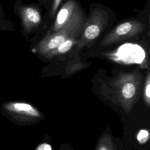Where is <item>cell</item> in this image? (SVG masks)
I'll use <instances>...</instances> for the list:
<instances>
[{
    "mask_svg": "<svg viewBox=\"0 0 150 150\" xmlns=\"http://www.w3.org/2000/svg\"><path fill=\"white\" fill-rule=\"evenodd\" d=\"M14 11L19 19L23 35L31 34L41 22L42 16L36 6L25 5L21 0H17L14 4Z\"/></svg>",
    "mask_w": 150,
    "mask_h": 150,
    "instance_id": "277c9868",
    "label": "cell"
},
{
    "mask_svg": "<svg viewBox=\"0 0 150 150\" xmlns=\"http://www.w3.org/2000/svg\"><path fill=\"white\" fill-rule=\"evenodd\" d=\"M3 112L9 118L22 124L37 122L42 118V114L33 105L25 102L11 101L4 103Z\"/></svg>",
    "mask_w": 150,
    "mask_h": 150,
    "instance_id": "3957f363",
    "label": "cell"
},
{
    "mask_svg": "<svg viewBox=\"0 0 150 150\" xmlns=\"http://www.w3.org/2000/svg\"><path fill=\"white\" fill-rule=\"evenodd\" d=\"M79 5L74 0H68L62 6L56 19L47 33H52L62 28L72 17Z\"/></svg>",
    "mask_w": 150,
    "mask_h": 150,
    "instance_id": "52a82bcc",
    "label": "cell"
},
{
    "mask_svg": "<svg viewBox=\"0 0 150 150\" xmlns=\"http://www.w3.org/2000/svg\"><path fill=\"white\" fill-rule=\"evenodd\" d=\"M145 25L137 20H130L122 22L111 30L103 39V46L120 42L122 40L135 37L142 33Z\"/></svg>",
    "mask_w": 150,
    "mask_h": 150,
    "instance_id": "5b68a950",
    "label": "cell"
},
{
    "mask_svg": "<svg viewBox=\"0 0 150 150\" xmlns=\"http://www.w3.org/2000/svg\"><path fill=\"white\" fill-rule=\"evenodd\" d=\"M60 150H73V149L69 144H63L62 146H60Z\"/></svg>",
    "mask_w": 150,
    "mask_h": 150,
    "instance_id": "9a60e30c",
    "label": "cell"
},
{
    "mask_svg": "<svg viewBox=\"0 0 150 150\" xmlns=\"http://www.w3.org/2000/svg\"><path fill=\"white\" fill-rule=\"evenodd\" d=\"M79 37L71 38L66 40L59 45H58L56 48L45 54L44 56L47 58H51L57 55L65 53L66 52H68L73 47V45L77 43Z\"/></svg>",
    "mask_w": 150,
    "mask_h": 150,
    "instance_id": "ba28073f",
    "label": "cell"
},
{
    "mask_svg": "<svg viewBox=\"0 0 150 150\" xmlns=\"http://www.w3.org/2000/svg\"><path fill=\"white\" fill-rule=\"evenodd\" d=\"M144 97L147 105H149V98H150V77L149 74H148L146 80L145 81V85L144 88Z\"/></svg>",
    "mask_w": 150,
    "mask_h": 150,
    "instance_id": "7c38bea8",
    "label": "cell"
},
{
    "mask_svg": "<svg viewBox=\"0 0 150 150\" xmlns=\"http://www.w3.org/2000/svg\"><path fill=\"white\" fill-rule=\"evenodd\" d=\"M121 77L117 85L119 98L125 102H131L136 100L139 88V80L135 74H127Z\"/></svg>",
    "mask_w": 150,
    "mask_h": 150,
    "instance_id": "8992f818",
    "label": "cell"
},
{
    "mask_svg": "<svg viewBox=\"0 0 150 150\" xmlns=\"http://www.w3.org/2000/svg\"><path fill=\"white\" fill-rule=\"evenodd\" d=\"M62 0H53L51 9H50V17H53L54 15L55 14V12H56L58 6H59Z\"/></svg>",
    "mask_w": 150,
    "mask_h": 150,
    "instance_id": "4fadbf2b",
    "label": "cell"
},
{
    "mask_svg": "<svg viewBox=\"0 0 150 150\" xmlns=\"http://www.w3.org/2000/svg\"><path fill=\"white\" fill-rule=\"evenodd\" d=\"M108 23V14L101 8H94L85 21L77 47L81 49L89 46L104 30Z\"/></svg>",
    "mask_w": 150,
    "mask_h": 150,
    "instance_id": "7a4b0ae2",
    "label": "cell"
},
{
    "mask_svg": "<svg viewBox=\"0 0 150 150\" xmlns=\"http://www.w3.org/2000/svg\"><path fill=\"white\" fill-rule=\"evenodd\" d=\"M84 22L85 16L79 5L71 19L62 28L52 33H46L36 46V51L40 54L45 56L66 40L71 38L79 37Z\"/></svg>",
    "mask_w": 150,
    "mask_h": 150,
    "instance_id": "6da1fadb",
    "label": "cell"
},
{
    "mask_svg": "<svg viewBox=\"0 0 150 150\" xmlns=\"http://www.w3.org/2000/svg\"><path fill=\"white\" fill-rule=\"evenodd\" d=\"M149 138V131L145 129H141L138 132L137 136V139L138 141L141 144L146 143L148 141Z\"/></svg>",
    "mask_w": 150,
    "mask_h": 150,
    "instance_id": "8fae6325",
    "label": "cell"
},
{
    "mask_svg": "<svg viewBox=\"0 0 150 150\" xmlns=\"http://www.w3.org/2000/svg\"><path fill=\"white\" fill-rule=\"evenodd\" d=\"M96 150H117L109 129H107L99 138Z\"/></svg>",
    "mask_w": 150,
    "mask_h": 150,
    "instance_id": "9c48e42d",
    "label": "cell"
},
{
    "mask_svg": "<svg viewBox=\"0 0 150 150\" xmlns=\"http://www.w3.org/2000/svg\"><path fill=\"white\" fill-rule=\"evenodd\" d=\"M36 150H52V147L48 144L42 143L36 148Z\"/></svg>",
    "mask_w": 150,
    "mask_h": 150,
    "instance_id": "5bb4252c",
    "label": "cell"
},
{
    "mask_svg": "<svg viewBox=\"0 0 150 150\" xmlns=\"http://www.w3.org/2000/svg\"><path fill=\"white\" fill-rule=\"evenodd\" d=\"M15 29L13 27L11 22L5 18V13L4 11L3 4L0 5V32L3 30H13Z\"/></svg>",
    "mask_w": 150,
    "mask_h": 150,
    "instance_id": "30bf717a",
    "label": "cell"
}]
</instances>
